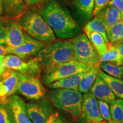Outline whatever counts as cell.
Here are the masks:
<instances>
[{
  "label": "cell",
  "mask_w": 123,
  "mask_h": 123,
  "mask_svg": "<svg viewBox=\"0 0 123 123\" xmlns=\"http://www.w3.org/2000/svg\"><path fill=\"white\" fill-rule=\"evenodd\" d=\"M61 40L73 39L80 31V27L70 10L56 0H47L35 7Z\"/></svg>",
  "instance_id": "cell-1"
},
{
  "label": "cell",
  "mask_w": 123,
  "mask_h": 123,
  "mask_svg": "<svg viewBox=\"0 0 123 123\" xmlns=\"http://www.w3.org/2000/svg\"><path fill=\"white\" fill-rule=\"evenodd\" d=\"M42 74L58 64L75 59L71 40H59L46 44L36 55Z\"/></svg>",
  "instance_id": "cell-2"
},
{
  "label": "cell",
  "mask_w": 123,
  "mask_h": 123,
  "mask_svg": "<svg viewBox=\"0 0 123 123\" xmlns=\"http://www.w3.org/2000/svg\"><path fill=\"white\" fill-rule=\"evenodd\" d=\"M19 20L23 30L34 39L45 44L56 40L53 30L35 7H29Z\"/></svg>",
  "instance_id": "cell-3"
},
{
  "label": "cell",
  "mask_w": 123,
  "mask_h": 123,
  "mask_svg": "<svg viewBox=\"0 0 123 123\" xmlns=\"http://www.w3.org/2000/svg\"><path fill=\"white\" fill-rule=\"evenodd\" d=\"M48 97L54 107L77 120L81 112L83 95L78 91L68 89H51Z\"/></svg>",
  "instance_id": "cell-4"
},
{
  "label": "cell",
  "mask_w": 123,
  "mask_h": 123,
  "mask_svg": "<svg viewBox=\"0 0 123 123\" xmlns=\"http://www.w3.org/2000/svg\"><path fill=\"white\" fill-rule=\"evenodd\" d=\"M93 66L88 65L73 60L61 63L42 73L41 80L42 83L48 85L67 77L88 71Z\"/></svg>",
  "instance_id": "cell-5"
},
{
  "label": "cell",
  "mask_w": 123,
  "mask_h": 123,
  "mask_svg": "<svg viewBox=\"0 0 123 123\" xmlns=\"http://www.w3.org/2000/svg\"><path fill=\"white\" fill-rule=\"evenodd\" d=\"M71 41L76 61L91 66L100 65L99 55L85 34H79Z\"/></svg>",
  "instance_id": "cell-6"
},
{
  "label": "cell",
  "mask_w": 123,
  "mask_h": 123,
  "mask_svg": "<svg viewBox=\"0 0 123 123\" xmlns=\"http://www.w3.org/2000/svg\"><path fill=\"white\" fill-rule=\"evenodd\" d=\"M3 63L6 70L15 71L27 76L39 78L42 74L39 61L35 56L24 60L15 55L7 54L4 57Z\"/></svg>",
  "instance_id": "cell-7"
},
{
  "label": "cell",
  "mask_w": 123,
  "mask_h": 123,
  "mask_svg": "<svg viewBox=\"0 0 123 123\" xmlns=\"http://www.w3.org/2000/svg\"><path fill=\"white\" fill-rule=\"evenodd\" d=\"M17 92L27 99L33 100L46 96V90L39 78L20 73Z\"/></svg>",
  "instance_id": "cell-8"
},
{
  "label": "cell",
  "mask_w": 123,
  "mask_h": 123,
  "mask_svg": "<svg viewBox=\"0 0 123 123\" xmlns=\"http://www.w3.org/2000/svg\"><path fill=\"white\" fill-rule=\"evenodd\" d=\"M29 117L33 123H46L54 112V106L48 96L33 100L26 103Z\"/></svg>",
  "instance_id": "cell-9"
},
{
  "label": "cell",
  "mask_w": 123,
  "mask_h": 123,
  "mask_svg": "<svg viewBox=\"0 0 123 123\" xmlns=\"http://www.w3.org/2000/svg\"><path fill=\"white\" fill-rule=\"evenodd\" d=\"M103 121L104 120L100 113L98 99L90 92L84 93L77 123H98Z\"/></svg>",
  "instance_id": "cell-10"
},
{
  "label": "cell",
  "mask_w": 123,
  "mask_h": 123,
  "mask_svg": "<svg viewBox=\"0 0 123 123\" xmlns=\"http://www.w3.org/2000/svg\"><path fill=\"white\" fill-rule=\"evenodd\" d=\"M25 32V31H24ZM25 42L17 47H9L6 46L7 54L15 55L22 59L27 60L32 56H36L39 50L45 44L31 37L24 33Z\"/></svg>",
  "instance_id": "cell-11"
},
{
  "label": "cell",
  "mask_w": 123,
  "mask_h": 123,
  "mask_svg": "<svg viewBox=\"0 0 123 123\" xmlns=\"http://www.w3.org/2000/svg\"><path fill=\"white\" fill-rule=\"evenodd\" d=\"M5 34L6 45L17 47L25 42L24 31L19 19L7 18L1 17Z\"/></svg>",
  "instance_id": "cell-12"
},
{
  "label": "cell",
  "mask_w": 123,
  "mask_h": 123,
  "mask_svg": "<svg viewBox=\"0 0 123 123\" xmlns=\"http://www.w3.org/2000/svg\"><path fill=\"white\" fill-rule=\"evenodd\" d=\"M20 73L6 69L0 76V104H5L7 98L17 92Z\"/></svg>",
  "instance_id": "cell-13"
},
{
  "label": "cell",
  "mask_w": 123,
  "mask_h": 123,
  "mask_svg": "<svg viewBox=\"0 0 123 123\" xmlns=\"http://www.w3.org/2000/svg\"><path fill=\"white\" fill-rule=\"evenodd\" d=\"M6 103L11 109L14 123H33L29 117L26 103L22 98L13 95L7 98Z\"/></svg>",
  "instance_id": "cell-14"
},
{
  "label": "cell",
  "mask_w": 123,
  "mask_h": 123,
  "mask_svg": "<svg viewBox=\"0 0 123 123\" xmlns=\"http://www.w3.org/2000/svg\"><path fill=\"white\" fill-rule=\"evenodd\" d=\"M71 4L75 17L81 24L87 23L92 19L94 0H75Z\"/></svg>",
  "instance_id": "cell-15"
},
{
  "label": "cell",
  "mask_w": 123,
  "mask_h": 123,
  "mask_svg": "<svg viewBox=\"0 0 123 123\" xmlns=\"http://www.w3.org/2000/svg\"><path fill=\"white\" fill-rule=\"evenodd\" d=\"M27 9L25 0H4L2 17L19 19Z\"/></svg>",
  "instance_id": "cell-16"
},
{
  "label": "cell",
  "mask_w": 123,
  "mask_h": 123,
  "mask_svg": "<svg viewBox=\"0 0 123 123\" xmlns=\"http://www.w3.org/2000/svg\"><path fill=\"white\" fill-rule=\"evenodd\" d=\"M90 92L98 100L110 104L116 99V96L109 86L98 76L90 89Z\"/></svg>",
  "instance_id": "cell-17"
},
{
  "label": "cell",
  "mask_w": 123,
  "mask_h": 123,
  "mask_svg": "<svg viewBox=\"0 0 123 123\" xmlns=\"http://www.w3.org/2000/svg\"><path fill=\"white\" fill-rule=\"evenodd\" d=\"M94 17L102 21L105 26L106 31L122 19V15L115 7L107 4L103 7Z\"/></svg>",
  "instance_id": "cell-18"
},
{
  "label": "cell",
  "mask_w": 123,
  "mask_h": 123,
  "mask_svg": "<svg viewBox=\"0 0 123 123\" xmlns=\"http://www.w3.org/2000/svg\"><path fill=\"white\" fill-rule=\"evenodd\" d=\"M85 73L78 74L72 75V76L67 77L63 79H60L59 80L48 84L46 86H47V88L50 90L63 88L78 91L79 84L83 77L85 74Z\"/></svg>",
  "instance_id": "cell-19"
},
{
  "label": "cell",
  "mask_w": 123,
  "mask_h": 123,
  "mask_svg": "<svg viewBox=\"0 0 123 123\" xmlns=\"http://www.w3.org/2000/svg\"><path fill=\"white\" fill-rule=\"evenodd\" d=\"M100 70V65L93 66L90 70L86 71L79 84L78 91L83 94L90 92L92 84L98 77Z\"/></svg>",
  "instance_id": "cell-20"
},
{
  "label": "cell",
  "mask_w": 123,
  "mask_h": 123,
  "mask_svg": "<svg viewBox=\"0 0 123 123\" xmlns=\"http://www.w3.org/2000/svg\"><path fill=\"white\" fill-rule=\"evenodd\" d=\"M98 76L109 86L116 97L123 99V80L122 79L111 76L101 70H100Z\"/></svg>",
  "instance_id": "cell-21"
},
{
  "label": "cell",
  "mask_w": 123,
  "mask_h": 123,
  "mask_svg": "<svg viewBox=\"0 0 123 123\" xmlns=\"http://www.w3.org/2000/svg\"><path fill=\"white\" fill-rule=\"evenodd\" d=\"M84 34L88 35L91 32H97L103 37L108 43H110L107 37L106 29L102 21L98 18L94 17V18L88 21L84 26L83 29Z\"/></svg>",
  "instance_id": "cell-22"
},
{
  "label": "cell",
  "mask_w": 123,
  "mask_h": 123,
  "mask_svg": "<svg viewBox=\"0 0 123 123\" xmlns=\"http://www.w3.org/2000/svg\"><path fill=\"white\" fill-rule=\"evenodd\" d=\"M87 37L96 50L100 58L107 51L109 43L106 42L102 35L97 32H91Z\"/></svg>",
  "instance_id": "cell-23"
},
{
  "label": "cell",
  "mask_w": 123,
  "mask_h": 123,
  "mask_svg": "<svg viewBox=\"0 0 123 123\" xmlns=\"http://www.w3.org/2000/svg\"><path fill=\"white\" fill-rule=\"evenodd\" d=\"M112 120L117 123H123V99H115L110 104Z\"/></svg>",
  "instance_id": "cell-24"
},
{
  "label": "cell",
  "mask_w": 123,
  "mask_h": 123,
  "mask_svg": "<svg viewBox=\"0 0 123 123\" xmlns=\"http://www.w3.org/2000/svg\"><path fill=\"white\" fill-rule=\"evenodd\" d=\"M100 70L113 78L119 79H123V66L116 65L110 62H100Z\"/></svg>",
  "instance_id": "cell-25"
},
{
  "label": "cell",
  "mask_w": 123,
  "mask_h": 123,
  "mask_svg": "<svg viewBox=\"0 0 123 123\" xmlns=\"http://www.w3.org/2000/svg\"><path fill=\"white\" fill-rule=\"evenodd\" d=\"M107 37L110 43L123 39V18L111 28L106 31Z\"/></svg>",
  "instance_id": "cell-26"
},
{
  "label": "cell",
  "mask_w": 123,
  "mask_h": 123,
  "mask_svg": "<svg viewBox=\"0 0 123 123\" xmlns=\"http://www.w3.org/2000/svg\"><path fill=\"white\" fill-rule=\"evenodd\" d=\"M100 62H110L116 65L120 66V58L119 51L115 46L112 43L108 44V47L106 53L100 58Z\"/></svg>",
  "instance_id": "cell-27"
},
{
  "label": "cell",
  "mask_w": 123,
  "mask_h": 123,
  "mask_svg": "<svg viewBox=\"0 0 123 123\" xmlns=\"http://www.w3.org/2000/svg\"><path fill=\"white\" fill-rule=\"evenodd\" d=\"M74 118L63 111H55L51 115L46 123H74Z\"/></svg>",
  "instance_id": "cell-28"
},
{
  "label": "cell",
  "mask_w": 123,
  "mask_h": 123,
  "mask_svg": "<svg viewBox=\"0 0 123 123\" xmlns=\"http://www.w3.org/2000/svg\"><path fill=\"white\" fill-rule=\"evenodd\" d=\"M0 123H14L12 110L7 103L0 104Z\"/></svg>",
  "instance_id": "cell-29"
},
{
  "label": "cell",
  "mask_w": 123,
  "mask_h": 123,
  "mask_svg": "<svg viewBox=\"0 0 123 123\" xmlns=\"http://www.w3.org/2000/svg\"><path fill=\"white\" fill-rule=\"evenodd\" d=\"M99 111L102 118L104 121H110L112 120L111 116L110 105L108 103L103 100H98Z\"/></svg>",
  "instance_id": "cell-30"
},
{
  "label": "cell",
  "mask_w": 123,
  "mask_h": 123,
  "mask_svg": "<svg viewBox=\"0 0 123 123\" xmlns=\"http://www.w3.org/2000/svg\"><path fill=\"white\" fill-rule=\"evenodd\" d=\"M111 0H94V10L93 17L101 10L103 7L107 5Z\"/></svg>",
  "instance_id": "cell-31"
},
{
  "label": "cell",
  "mask_w": 123,
  "mask_h": 123,
  "mask_svg": "<svg viewBox=\"0 0 123 123\" xmlns=\"http://www.w3.org/2000/svg\"><path fill=\"white\" fill-rule=\"evenodd\" d=\"M108 4L115 7L121 13L123 18V0H111Z\"/></svg>",
  "instance_id": "cell-32"
},
{
  "label": "cell",
  "mask_w": 123,
  "mask_h": 123,
  "mask_svg": "<svg viewBox=\"0 0 123 123\" xmlns=\"http://www.w3.org/2000/svg\"><path fill=\"white\" fill-rule=\"evenodd\" d=\"M113 44L117 49L119 51L120 58V66H123V39L116 41Z\"/></svg>",
  "instance_id": "cell-33"
},
{
  "label": "cell",
  "mask_w": 123,
  "mask_h": 123,
  "mask_svg": "<svg viewBox=\"0 0 123 123\" xmlns=\"http://www.w3.org/2000/svg\"><path fill=\"white\" fill-rule=\"evenodd\" d=\"M27 7H37L47 0H25Z\"/></svg>",
  "instance_id": "cell-34"
},
{
  "label": "cell",
  "mask_w": 123,
  "mask_h": 123,
  "mask_svg": "<svg viewBox=\"0 0 123 123\" xmlns=\"http://www.w3.org/2000/svg\"><path fill=\"white\" fill-rule=\"evenodd\" d=\"M0 44L1 45L6 44L5 34L4 25H3L1 17H0Z\"/></svg>",
  "instance_id": "cell-35"
},
{
  "label": "cell",
  "mask_w": 123,
  "mask_h": 123,
  "mask_svg": "<svg viewBox=\"0 0 123 123\" xmlns=\"http://www.w3.org/2000/svg\"><path fill=\"white\" fill-rule=\"evenodd\" d=\"M6 55H7L6 46L0 44V57H4Z\"/></svg>",
  "instance_id": "cell-36"
},
{
  "label": "cell",
  "mask_w": 123,
  "mask_h": 123,
  "mask_svg": "<svg viewBox=\"0 0 123 123\" xmlns=\"http://www.w3.org/2000/svg\"><path fill=\"white\" fill-rule=\"evenodd\" d=\"M3 59H4V57H0V76L2 75V74L4 73V72L6 70V69L4 66Z\"/></svg>",
  "instance_id": "cell-37"
},
{
  "label": "cell",
  "mask_w": 123,
  "mask_h": 123,
  "mask_svg": "<svg viewBox=\"0 0 123 123\" xmlns=\"http://www.w3.org/2000/svg\"><path fill=\"white\" fill-rule=\"evenodd\" d=\"M58 2H59L60 4H71L75 0H56Z\"/></svg>",
  "instance_id": "cell-38"
},
{
  "label": "cell",
  "mask_w": 123,
  "mask_h": 123,
  "mask_svg": "<svg viewBox=\"0 0 123 123\" xmlns=\"http://www.w3.org/2000/svg\"><path fill=\"white\" fill-rule=\"evenodd\" d=\"M3 1L0 0V17L2 15V7H3Z\"/></svg>",
  "instance_id": "cell-39"
},
{
  "label": "cell",
  "mask_w": 123,
  "mask_h": 123,
  "mask_svg": "<svg viewBox=\"0 0 123 123\" xmlns=\"http://www.w3.org/2000/svg\"><path fill=\"white\" fill-rule=\"evenodd\" d=\"M117 123L115 122V121H113V120H111V121H101V122H100V123Z\"/></svg>",
  "instance_id": "cell-40"
},
{
  "label": "cell",
  "mask_w": 123,
  "mask_h": 123,
  "mask_svg": "<svg viewBox=\"0 0 123 123\" xmlns=\"http://www.w3.org/2000/svg\"></svg>",
  "instance_id": "cell-41"
}]
</instances>
